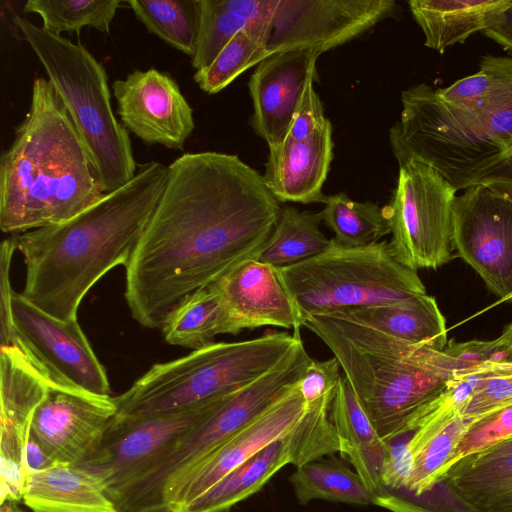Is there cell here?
Wrapping results in <instances>:
<instances>
[{
	"label": "cell",
	"instance_id": "60d3db41",
	"mask_svg": "<svg viewBox=\"0 0 512 512\" xmlns=\"http://www.w3.org/2000/svg\"><path fill=\"white\" fill-rule=\"evenodd\" d=\"M412 433L400 436L388 443L380 480L388 490H407L414 474V457L409 447Z\"/></svg>",
	"mask_w": 512,
	"mask_h": 512
},
{
	"label": "cell",
	"instance_id": "681fc988",
	"mask_svg": "<svg viewBox=\"0 0 512 512\" xmlns=\"http://www.w3.org/2000/svg\"><path fill=\"white\" fill-rule=\"evenodd\" d=\"M480 452L494 455H505L512 453V437Z\"/></svg>",
	"mask_w": 512,
	"mask_h": 512
},
{
	"label": "cell",
	"instance_id": "8d00e7d4",
	"mask_svg": "<svg viewBox=\"0 0 512 512\" xmlns=\"http://www.w3.org/2000/svg\"><path fill=\"white\" fill-rule=\"evenodd\" d=\"M375 505L391 512H473L451 489L446 478L420 495L384 488Z\"/></svg>",
	"mask_w": 512,
	"mask_h": 512
},
{
	"label": "cell",
	"instance_id": "52a82bcc",
	"mask_svg": "<svg viewBox=\"0 0 512 512\" xmlns=\"http://www.w3.org/2000/svg\"><path fill=\"white\" fill-rule=\"evenodd\" d=\"M286 332H269L239 342H214L153 365L123 394L114 397L118 416H147L186 409L227 395L266 374L300 342Z\"/></svg>",
	"mask_w": 512,
	"mask_h": 512
},
{
	"label": "cell",
	"instance_id": "7402d4cb",
	"mask_svg": "<svg viewBox=\"0 0 512 512\" xmlns=\"http://www.w3.org/2000/svg\"><path fill=\"white\" fill-rule=\"evenodd\" d=\"M408 5L424 45L442 54L493 26L512 0H410Z\"/></svg>",
	"mask_w": 512,
	"mask_h": 512
},
{
	"label": "cell",
	"instance_id": "44dd1931",
	"mask_svg": "<svg viewBox=\"0 0 512 512\" xmlns=\"http://www.w3.org/2000/svg\"><path fill=\"white\" fill-rule=\"evenodd\" d=\"M22 502L33 512H119L101 478L68 463L28 474Z\"/></svg>",
	"mask_w": 512,
	"mask_h": 512
},
{
	"label": "cell",
	"instance_id": "b9f144b4",
	"mask_svg": "<svg viewBox=\"0 0 512 512\" xmlns=\"http://www.w3.org/2000/svg\"><path fill=\"white\" fill-rule=\"evenodd\" d=\"M340 369L335 357L325 361L311 359L297 383L306 405L334 392L342 377Z\"/></svg>",
	"mask_w": 512,
	"mask_h": 512
},
{
	"label": "cell",
	"instance_id": "9c48e42d",
	"mask_svg": "<svg viewBox=\"0 0 512 512\" xmlns=\"http://www.w3.org/2000/svg\"><path fill=\"white\" fill-rule=\"evenodd\" d=\"M311 359L300 341L273 369L227 394L206 420L142 473L139 482L143 489L159 497L171 481L246 427L297 384Z\"/></svg>",
	"mask_w": 512,
	"mask_h": 512
},
{
	"label": "cell",
	"instance_id": "e575fe53",
	"mask_svg": "<svg viewBox=\"0 0 512 512\" xmlns=\"http://www.w3.org/2000/svg\"><path fill=\"white\" fill-rule=\"evenodd\" d=\"M476 420L460 414L439 433L411 451L415 469L408 492L420 495L441 481L456 447Z\"/></svg>",
	"mask_w": 512,
	"mask_h": 512
},
{
	"label": "cell",
	"instance_id": "d4e9b609",
	"mask_svg": "<svg viewBox=\"0 0 512 512\" xmlns=\"http://www.w3.org/2000/svg\"><path fill=\"white\" fill-rule=\"evenodd\" d=\"M443 478L473 512H512V453L468 455Z\"/></svg>",
	"mask_w": 512,
	"mask_h": 512
},
{
	"label": "cell",
	"instance_id": "8992f818",
	"mask_svg": "<svg viewBox=\"0 0 512 512\" xmlns=\"http://www.w3.org/2000/svg\"><path fill=\"white\" fill-rule=\"evenodd\" d=\"M13 22L46 71L87 150L104 194L137 172L127 129L116 119L107 74L80 43L54 35L27 18Z\"/></svg>",
	"mask_w": 512,
	"mask_h": 512
},
{
	"label": "cell",
	"instance_id": "bcb514c9",
	"mask_svg": "<svg viewBox=\"0 0 512 512\" xmlns=\"http://www.w3.org/2000/svg\"><path fill=\"white\" fill-rule=\"evenodd\" d=\"M477 184L512 201V154L485 172Z\"/></svg>",
	"mask_w": 512,
	"mask_h": 512
},
{
	"label": "cell",
	"instance_id": "ac0fdd59",
	"mask_svg": "<svg viewBox=\"0 0 512 512\" xmlns=\"http://www.w3.org/2000/svg\"><path fill=\"white\" fill-rule=\"evenodd\" d=\"M319 55L307 49L274 53L261 61L251 75L250 125L268 146L280 144L288 136L306 84L317 77Z\"/></svg>",
	"mask_w": 512,
	"mask_h": 512
},
{
	"label": "cell",
	"instance_id": "484cf974",
	"mask_svg": "<svg viewBox=\"0 0 512 512\" xmlns=\"http://www.w3.org/2000/svg\"><path fill=\"white\" fill-rule=\"evenodd\" d=\"M291 464L285 437L239 465L189 503L184 512H222L252 496L284 466Z\"/></svg>",
	"mask_w": 512,
	"mask_h": 512
},
{
	"label": "cell",
	"instance_id": "4fadbf2b",
	"mask_svg": "<svg viewBox=\"0 0 512 512\" xmlns=\"http://www.w3.org/2000/svg\"><path fill=\"white\" fill-rule=\"evenodd\" d=\"M397 10L394 0H278L269 55L298 49L321 54L359 37Z\"/></svg>",
	"mask_w": 512,
	"mask_h": 512
},
{
	"label": "cell",
	"instance_id": "836d02e7",
	"mask_svg": "<svg viewBox=\"0 0 512 512\" xmlns=\"http://www.w3.org/2000/svg\"><path fill=\"white\" fill-rule=\"evenodd\" d=\"M268 56L267 43L245 27L227 43L208 66L196 71L194 80L201 90L215 94Z\"/></svg>",
	"mask_w": 512,
	"mask_h": 512
},
{
	"label": "cell",
	"instance_id": "ee69618b",
	"mask_svg": "<svg viewBox=\"0 0 512 512\" xmlns=\"http://www.w3.org/2000/svg\"><path fill=\"white\" fill-rule=\"evenodd\" d=\"M313 79L308 81L296 109L288 137L304 141L327 122L320 98L313 88Z\"/></svg>",
	"mask_w": 512,
	"mask_h": 512
},
{
	"label": "cell",
	"instance_id": "f5cc1de1",
	"mask_svg": "<svg viewBox=\"0 0 512 512\" xmlns=\"http://www.w3.org/2000/svg\"><path fill=\"white\" fill-rule=\"evenodd\" d=\"M510 302H512V292L510 294H508L507 296L499 299L498 301H496L495 303H493L492 305L487 307L485 310H488L489 308H492V307L502 304V303H510Z\"/></svg>",
	"mask_w": 512,
	"mask_h": 512
},
{
	"label": "cell",
	"instance_id": "ffe728a7",
	"mask_svg": "<svg viewBox=\"0 0 512 512\" xmlns=\"http://www.w3.org/2000/svg\"><path fill=\"white\" fill-rule=\"evenodd\" d=\"M332 132L328 119L307 140L295 141L287 136L282 143L268 146L262 176L278 202L324 203L322 187L333 160Z\"/></svg>",
	"mask_w": 512,
	"mask_h": 512
},
{
	"label": "cell",
	"instance_id": "8fae6325",
	"mask_svg": "<svg viewBox=\"0 0 512 512\" xmlns=\"http://www.w3.org/2000/svg\"><path fill=\"white\" fill-rule=\"evenodd\" d=\"M12 318L16 343L49 386L110 396L106 369L77 319L55 318L20 293L13 295Z\"/></svg>",
	"mask_w": 512,
	"mask_h": 512
},
{
	"label": "cell",
	"instance_id": "f6af8a7d",
	"mask_svg": "<svg viewBox=\"0 0 512 512\" xmlns=\"http://www.w3.org/2000/svg\"><path fill=\"white\" fill-rule=\"evenodd\" d=\"M224 4L246 22V28L251 33L268 45L278 0H224Z\"/></svg>",
	"mask_w": 512,
	"mask_h": 512
},
{
	"label": "cell",
	"instance_id": "f35d334b",
	"mask_svg": "<svg viewBox=\"0 0 512 512\" xmlns=\"http://www.w3.org/2000/svg\"><path fill=\"white\" fill-rule=\"evenodd\" d=\"M443 351L452 360L456 377L488 371L494 363L504 362L508 350L498 339L467 342L448 341Z\"/></svg>",
	"mask_w": 512,
	"mask_h": 512
},
{
	"label": "cell",
	"instance_id": "f907efd6",
	"mask_svg": "<svg viewBox=\"0 0 512 512\" xmlns=\"http://www.w3.org/2000/svg\"><path fill=\"white\" fill-rule=\"evenodd\" d=\"M138 512H184V509L177 504L163 502L146 507Z\"/></svg>",
	"mask_w": 512,
	"mask_h": 512
},
{
	"label": "cell",
	"instance_id": "30bf717a",
	"mask_svg": "<svg viewBox=\"0 0 512 512\" xmlns=\"http://www.w3.org/2000/svg\"><path fill=\"white\" fill-rule=\"evenodd\" d=\"M454 187L430 166L410 161L399 166L391 202L384 206L390 222L388 248L413 271L438 269L453 258Z\"/></svg>",
	"mask_w": 512,
	"mask_h": 512
},
{
	"label": "cell",
	"instance_id": "5bb4252c",
	"mask_svg": "<svg viewBox=\"0 0 512 512\" xmlns=\"http://www.w3.org/2000/svg\"><path fill=\"white\" fill-rule=\"evenodd\" d=\"M453 247L499 299L512 292V201L477 184L456 196Z\"/></svg>",
	"mask_w": 512,
	"mask_h": 512
},
{
	"label": "cell",
	"instance_id": "7c38bea8",
	"mask_svg": "<svg viewBox=\"0 0 512 512\" xmlns=\"http://www.w3.org/2000/svg\"><path fill=\"white\" fill-rule=\"evenodd\" d=\"M225 396L167 413L114 415L98 451L79 466L101 478L107 493L122 487L206 420Z\"/></svg>",
	"mask_w": 512,
	"mask_h": 512
},
{
	"label": "cell",
	"instance_id": "e0dca14e",
	"mask_svg": "<svg viewBox=\"0 0 512 512\" xmlns=\"http://www.w3.org/2000/svg\"><path fill=\"white\" fill-rule=\"evenodd\" d=\"M112 90L126 129L148 145L183 149L195 128L193 110L169 74L134 70L115 80Z\"/></svg>",
	"mask_w": 512,
	"mask_h": 512
},
{
	"label": "cell",
	"instance_id": "cb8c5ba5",
	"mask_svg": "<svg viewBox=\"0 0 512 512\" xmlns=\"http://www.w3.org/2000/svg\"><path fill=\"white\" fill-rule=\"evenodd\" d=\"M326 314L369 326L415 346L443 350L448 343L445 318L436 299L427 293L401 303Z\"/></svg>",
	"mask_w": 512,
	"mask_h": 512
},
{
	"label": "cell",
	"instance_id": "74e56055",
	"mask_svg": "<svg viewBox=\"0 0 512 512\" xmlns=\"http://www.w3.org/2000/svg\"><path fill=\"white\" fill-rule=\"evenodd\" d=\"M511 437L512 404H509L477 419L469 427L448 462L443 476L460 459L488 449Z\"/></svg>",
	"mask_w": 512,
	"mask_h": 512
},
{
	"label": "cell",
	"instance_id": "2e32d148",
	"mask_svg": "<svg viewBox=\"0 0 512 512\" xmlns=\"http://www.w3.org/2000/svg\"><path fill=\"white\" fill-rule=\"evenodd\" d=\"M116 412L114 397L48 385L31 434L57 463L79 466L98 451Z\"/></svg>",
	"mask_w": 512,
	"mask_h": 512
},
{
	"label": "cell",
	"instance_id": "f546056e",
	"mask_svg": "<svg viewBox=\"0 0 512 512\" xmlns=\"http://www.w3.org/2000/svg\"><path fill=\"white\" fill-rule=\"evenodd\" d=\"M127 3L149 33L193 57L201 22V0H128Z\"/></svg>",
	"mask_w": 512,
	"mask_h": 512
},
{
	"label": "cell",
	"instance_id": "603a6c76",
	"mask_svg": "<svg viewBox=\"0 0 512 512\" xmlns=\"http://www.w3.org/2000/svg\"><path fill=\"white\" fill-rule=\"evenodd\" d=\"M329 416L340 439L341 455L374 493H383L380 473L388 443L372 425L345 376L336 385Z\"/></svg>",
	"mask_w": 512,
	"mask_h": 512
},
{
	"label": "cell",
	"instance_id": "83f0119b",
	"mask_svg": "<svg viewBox=\"0 0 512 512\" xmlns=\"http://www.w3.org/2000/svg\"><path fill=\"white\" fill-rule=\"evenodd\" d=\"M300 504L327 500L352 505H375L378 495L340 458L330 455L296 467L289 477Z\"/></svg>",
	"mask_w": 512,
	"mask_h": 512
},
{
	"label": "cell",
	"instance_id": "9a60e30c",
	"mask_svg": "<svg viewBox=\"0 0 512 512\" xmlns=\"http://www.w3.org/2000/svg\"><path fill=\"white\" fill-rule=\"evenodd\" d=\"M305 410L306 403L295 384L246 427L171 481L163 490L161 503L184 509L233 469L286 437Z\"/></svg>",
	"mask_w": 512,
	"mask_h": 512
},
{
	"label": "cell",
	"instance_id": "7dc6e473",
	"mask_svg": "<svg viewBox=\"0 0 512 512\" xmlns=\"http://www.w3.org/2000/svg\"><path fill=\"white\" fill-rule=\"evenodd\" d=\"M55 464H57V462L47 453L30 432L24 450V468L26 476L51 468Z\"/></svg>",
	"mask_w": 512,
	"mask_h": 512
},
{
	"label": "cell",
	"instance_id": "7bdbcfd3",
	"mask_svg": "<svg viewBox=\"0 0 512 512\" xmlns=\"http://www.w3.org/2000/svg\"><path fill=\"white\" fill-rule=\"evenodd\" d=\"M16 250L12 237L1 243L0 249V340L1 345L16 343L12 318L13 290L10 281L12 256Z\"/></svg>",
	"mask_w": 512,
	"mask_h": 512
},
{
	"label": "cell",
	"instance_id": "7a4b0ae2",
	"mask_svg": "<svg viewBox=\"0 0 512 512\" xmlns=\"http://www.w3.org/2000/svg\"><path fill=\"white\" fill-rule=\"evenodd\" d=\"M168 166L138 165L124 186L59 224L14 234L26 265L20 293L60 320L77 319L87 292L108 271L127 266L163 192Z\"/></svg>",
	"mask_w": 512,
	"mask_h": 512
},
{
	"label": "cell",
	"instance_id": "d6986e66",
	"mask_svg": "<svg viewBox=\"0 0 512 512\" xmlns=\"http://www.w3.org/2000/svg\"><path fill=\"white\" fill-rule=\"evenodd\" d=\"M228 311L236 333L275 326L301 337L303 319L276 267L248 259L211 284Z\"/></svg>",
	"mask_w": 512,
	"mask_h": 512
},
{
	"label": "cell",
	"instance_id": "ab89813d",
	"mask_svg": "<svg viewBox=\"0 0 512 512\" xmlns=\"http://www.w3.org/2000/svg\"><path fill=\"white\" fill-rule=\"evenodd\" d=\"M512 404V377L485 372L472 392L461 415L480 419Z\"/></svg>",
	"mask_w": 512,
	"mask_h": 512
},
{
	"label": "cell",
	"instance_id": "6da1fadb",
	"mask_svg": "<svg viewBox=\"0 0 512 512\" xmlns=\"http://www.w3.org/2000/svg\"><path fill=\"white\" fill-rule=\"evenodd\" d=\"M280 211L263 176L237 155L207 151L176 158L125 267L132 317L161 328L187 296L255 259Z\"/></svg>",
	"mask_w": 512,
	"mask_h": 512
},
{
	"label": "cell",
	"instance_id": "c3c4849f",
	"mask_svg": "<svg viewBox=\"0 0 512 512\" xmlns=\"http://www.w3.org/2000/svg\"><path fill=\"white\" fill-rule=\"evenodd\" d=\"M487 38L499 44L512 56V6H510L494 23L482 32Z\"/></svg>",
	"mask_w": 512,
	"mask_h": 512
},
{
	"label": "cell",
	"instance_id": "d590c367",
	"mask_svg": "<svg viewBox=\"0 0 512 512\" xmlns=\"http://www.w3.org/2000/svg\"><path fill=\"white\" fill-rule=\"evenodd\" d=\"M245 27L246 22L231 12L224 0H201V22L192 67L197 71L208 66Z\"/></svg>",
	"mask_w": 512,
	"mask_h": 512
},
{
	"label": "cell",
	"instance_id": "816d5d0a",
	"mask_svg": "<svg viewBox=\"0 0 512 512\" xmlns=\"http://www.w3.org/2000/svg\"><path fill=\"white\" fill-rule=\"evenodd\" d=\"M0 512H24L17 502L5 501L0 503Z\"/></svg>",
	"mask_w": 512,
	"mask_h": 512
},
{
	"label": "cell",
	"instance_id": "4dcf8cb0",
	"mask_svg": "<svg viewBox=\"0 0 512 512\" xmlns=\"http://www.w3.org/2000/svg\"><path fill=\"white\" fill-rule=\"evenodd\" d=\"M319 212L322 222L334 234V240L346 247H364L376 244L391 233L384 207L366 201L358 202L345 193L326 196Z\"/></svg>",
	"mask_w": 512,
	"mask_h": 512
},
{
	"label": "cell",
	"instance_id": "277c9868",
	"mask_svg": "<svg viewBox=\"0 0 512 512\" xmlns=\"http://www.w3.org/2000/svg\"><path fill=\"white\" fill-rule=\"evenodd\" d=\"M304 327L338 360L355 397L385 442L413 433L456 378L443 350L415 346L349 319L309 316Z\"/></svg>",
	"mask_w": 512,
	"mask_h": 512
},
{
	"label": "cell",
	"instance_id": "1f68e13d",
	"mask_svg": "<svg viewBox=\"0 0 512 512\" xmlns=\"http://www.w3.org/2000/svg\"><path fill=\"white\" fill-rule=\"evenodd\" d=\"M119 5V0H29L23 12L38 14L41 27L54 35L78 32L83 27L108 34Z\"/></svg>",
	"mask_w": 512,
	"mask_h": 512
},
{
	"label": "cell",
	"instance_id": "f1b7e54d",
	"mask_svg": "<svg viewBox=\"0 0 512 512\" xmlns=\"http://www.w3.org/2000/svg\"><path fill=\"white\" fill-rule=\"evenodd\" d=\"M320 214L286 206L256 260L281 268L321 254L331 244L320 230Z\"/></svg>",
	"mask_w": 512,
	"mask_h": 512
},
{
	"label": "cell",
	"instance_id": "5b68a950",
	"mask_svg": "<svg viewBox=\"0 0 512 512\" xmlns=\"http://www.w3.org/2000/svg\"><path fill=\"white\" fill-rule=\"evenodd\" d=\"M401 104L400 118L389 130L399 166L426 164L458 192L512 154V89L481 105L457 108L419 83L402 92Z\"/></svg>",
	"mask_w": 512,
	"mask_h": 512
},
{
	"label": "cell",
	"instance_id": "db71d44e",
	"mask_svg": "<svg viewBox=\"0 0 512 512\" xmlns=\"http://www.w3.org/2000/svg\"><path fill=\"white\" fill-rule=\"evenodd\" d=\"M222 512H230V510H225V511H222Z\"/></svg>",
	"mask_w": 512,
	"mask_h": 512
},
{
	"label": "cell",
	"instance_id": "4316f807",
	"mask_svg": "<svg viewBox=\"0 0 512 512\" xmlns=\"http://www.w3.org/2000/svg\"><path fill=\"white\" fill-rule=\"evenodd\" d=\"M167 343L197 350L221 334L237 335L220 295L210 284L187 296L161 327Z\"/></svg>",
	"mask_w": 512,
	"mask_h": 512
},
{
	"label": "cell",
	"instance_id": "d6a6232c",
	"mask_svg": "<svg viewBox=\"0 0 512 512\" xmlns=\"http://www.w3.org/2000/svg\"><path fill=\"white\" fill-rule=\"evenodd\" d=\"M333 394L334 392L306 405L304 415L285 437L289 445L291 464L296 467L322 456L340 453V439L329 416Z\"/></svg>",
	"mask_w": 512,
	"mask_h": 512
},
{
	"label": "cell",
	"instance_id": "ba28073f",
	"mask_svg": "<svg viewBox=\"0 0 512 512\" xmlns=\"http://www.w3.org/2000/svg\"><path fill=\"white\" fill-rule=\"evenodd\" d=\"M277 269L303 326L309 316L396 304L426 294L417 272L400 264L386 241L346 247L333 238L321 254Z\"/></svg>",
	"mask_w": 512,
	"mask_h": 512
},
{
	"label": "cell",
	"instance_id": "3957f363",
	"mask_svg": "<svg viewBox=\"0 0 512 512\" xmlns=\"http://www.w3.org/2000/svg\"><path fill=\"white\" fill-rule=\"evenodd\" d=\"M105 194L67 110L44 77L0 161V228L19 234L67 221Z\"/></svg>",
	"mask_w": 512,
	"mask_h": 512
}]
</instances>
